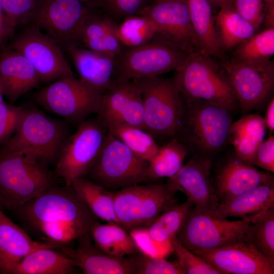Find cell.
<instances>
[{
  "instance_id": "cell-36",
  "label": "cell",
  "mask_w": 274,
  "mask_h": 274,
  "mask_svg": "<svg viewBox=\"0 0 274 274\" xmlns=\"http://www.w3.org/2000/svg\"><path fill=\"white\" fill-rule=\"evenodd\" d=\"M274 54V27L266 28L242 42L234 48L231 57L242 61L270 60Z\"/></svg>"
},
{
  "instance_id": "cell-20",
  "label": "cell",
  "mask_w": 274,
  "mask_h": 274,
  "mask_svg": "<svg viewBox=\"0 0 274 274\" xmlns=\"http://www.w3.org/2000/svg\"><path fill=\"white\" fill-rule=\"evenodd\" d=\"M212 167V158L195 155L167 183L184 193L196 210L209 213L219 203L211 182Z\"/></svg>"
},
{
  "instance_id": "cell-33",
  "label": "cell",
  "mask_w": 274,
  "mask_h": 274,
  "mask_svg": "<svg viewBox=\"0 0 274 274\" xmlns=\"http://www.w3.org/2000/svg\"><path fill=\"white\" fill-rule=\"evenodd\" d=\"M71 186L98 218L118 223L114 191L107 190L84 177L75 179Z\"/></svg>"
},
{
  "instance_id": "cell-45",
  "label": "cell",
  "mask_w": 274,
  "mask_h": 274,
  "mask_svg": "<svg viewBox=\"0 0 274 274\" xmlns=\"http://www.w3.org/2000/svg\"><path fill=\"white\" fill-rule=\"evenodd\" d=\"M128 232L141 254L152 258H164L169 254L153 239L147 227L135 228Z\"/></svg>"
},
{
  "instance_id": "cell-41",
  "label": "cell",
  "mask_w": 274,
  "mask_h": 274,
  "mask_svg": "<svg viewBox=\"0 0 274 274\" xmlns=\"http://www.w3.org/2000/svg\"><path fill=\"white\" fill-rule=\"evenodd\" d=\"M38 0H0L12 30L30 23Z\"/></svg>"
},
{
  "instance_id": "cell-43",
  "label": "cell",
  "mask_w": 274,
  "mask_h": 274,
  "mask_svg": "<svg viewBox=\"0 0 274 274\" xmlns=\"http://www.w3.org/2000/svg\"><path fill=\"white\" fill-rule=\"evenodd\" d=\"M274 0H232L235 10L258 29L265 20L269 5Z\"/></svg>"
},
{
  "instance_id": "cell-49",
  "label": "cell",
  "mask_w": 274,
  "mask_h": 274,
  "mask_svg": "<svg viewBox=\"0 0 274 274\" xmlns=\"http://www.w3.org/2000/svg\"><path fill=\"white\" fill-rule=\"evenodd\" d=\"M212 5L218 6L219 7L222 6L230 4L232 3V0H209Z\"/></svg>"
},
{
  "instance_id": "cell-13",
  "label": "cell",
  "mask_w": 274,
  "mask_h": 274,
  "mask_svg": "<svg viewBox=\"0 0 274 274\" xmlns=\"http://www.w3.org/2000/svg\"><path fill=\"white\" fill-rule=\"evenodd\" d=\"M250 223L242 219L216 217L193 206L177 238L190 251L218 249L244 242Z\"/></svg>"
},
{
  "instance_id": "cell-39",
  "label": "cell",
  "mask_w": 274,
  "mask_h": 274,
  "mask_svg": "<svg viewBox=\"0 0 274 274\" xmlns=\"http://www.w3.org/2000/svg\"><path fill=\"white\" fill-rule=\"evenodd\" d=\"M150 0H92L91 6L119 23L125 18L140 15Z\"/></svg>"
},
{
  "instance_id": "cell-38",
  "label": "cell",
  "mask_w": 274,
  "mask_h": 274,
  "mask_svg": "<svg viewBox=\"0 0 274 274\" xmlns=\"http://www.w3.org/2000/svg\"><path fill=\"white\" fill-rule=\"evenodd\" d=\"M117 35L123 47L134 48L152 40L156 36L153 25L143 15H135L124 19L118 25Z\"/></svg>"
},
{
  "instance_id": "cell-46",
  "label": "cell",
  "mask_w": 274,
  "mask_h": 274,
  "mask_svg": "<svg viewBox=\"0 0 274 274\" xmlns=\"http://www.w3.org/2000/svg\"><path fill=\"white\" fill-rule=\"evenodd\" d=\"M253 165L267 172H274V136L264 140L258 148Z\"/></svg>"
},
{
  "instance_id": "cell-25",
  "label": "cell",
  "mask_w": 274,
  "mask_h": 274,
  "mask_svg": "<svg viewBox=\"0 0 274 274\" xmlns=\"http://www.w3.org/2000/svg\"><path fill=\"white\" fill-rule=\"evenodd\" d=\"M118 24L95 9L85 21L78 44L116 59L124 49L117 35Z\"/></svg>"
},
{
  "instance_id": "cell-51",
  "label": "cell",
  "mask_w": 274,
  "mask_h": 274,
  "mask_svg": "<svg viewBox=\"0 0 274 274\" xmlns=\"http://www.w3.org/2000/svg\"><path fill=\"white\" fill-rule=\"evenodd\" d=\"M81 1H84V2H86V3H88L91 5V2H92V0H81Z\"/></svg>"
},
{
  "instance_id": "cell-15",
  "label": "cell",
  "mask_w": 274,
  "mask_h": 274,
  "mask_svg": "<svg viewBox=\"0 0 274 274\" xmlns=\"http://www.w3.org/2000/svg\"><path fill=\"white\" fill-rule=\"evenodd\" d=\"M140 15L150 20L156 36L187 54L200 51L186 0H154L145 7Z\"/></svg>"
},
{
  "instance_id": "cell-22",
  "label": "cell",
  "mask_w": 274,
  "mask_h": 274,
  "mask_svg": "<svg viewBox=\"0 0 274 274\" xmlns=\"http://www.w3.org/2000/svg\"><path fill=\"white\" fill-rule=\"evenodd\" d=\"M83 83L104 94L115 79L116 59L77 44L64 48Z\"/></svg>"
},
{
  "instance_id": "cell-21",
  "label": "cell",
  "mask_w": 274,
  "mask_h": 274,
  "mask_svg": "<svg viewBox=\"0 0 274 274\" xmlns=\"http://www.w3.org/2000/svg\"><path fill=\"white\" fill-rule=\"evenodd\" d=\"M73 249L56 244L55 249L72 259L84 274H135L133 255L117 257L106 254L92 244L91 234L78 242Z\"/></svg>"
},
{
  "instance_id": "cell-26",
  "label": "cell",
  "mask_w": 274,
  "mask_h": 274,
  "mask_svg": "<svg viewBox=\"0 0 274 274\" xmlns=\"http://www.w3.org/2000/svg\"><path fill=\"white\" fill-rule=\"evenodd\" d=\"M274 205V182L258 186L224 202L209 214L220 218L237 217L252 222Z\"/></svg>"
},
{
  "instance_id": "cell-48",
  "label": "cell",
  "mask_w": 274,
  "mask_h": 274,
  "mask_svg": "<svg viewBox=\"0 0 274 274\" xmlns=\"http://www.w3.org/2000/svg\"><path fill=\"white\" fill-rule=\"evenodd\" d=\"M266 128L271 132L274 130V99L272 97L269 102L268 106L266 110L265 118H264Z\"/></svg>"
},
{
  "instance_id": "cell-34",
  "label": "cell",
  "mask_w": 274,
  "mask_h": 274,
  "mask_svg": "<svg viewBox=\"0 0 274 274\" xmlns=\"http://www.w3.org/2000/svg\"><path fill=\"white\" fill-rule=\"evenodd\" d=\"M188 153L186 146L176 138L159 146L157 153L149 162L145 182L175 176L183 166Z\"/></svg>"
},
{
  "instance_id": "cell-3",
  "label": "cell",
  "mask_w": 274,
  "mask_h": 274,
  "mask_svg": "<svg viewBox=\"0 0 274 274\" xmlns=\"http://www.w3.org/2000/svg\"><path fill=\"white\" fill-rule=\"evenodd\" d=\"M70 135L66 122L50 117L36 107L24 108L16 131L0 153L21 154L47 166L56 164Z\"/></svg>"
},
{
  "instance_id": "cell-47",
  "label": "cell",
  "mask_w": 274,
  "mask_h": 274,
  "mask_svg": "<svg viewBox=\"0 0 274 274\" xmlns=\"http://www.w3.org/2000/svg\"><path fill=\"white\" fill-rule=\"evenodd\" d=\"M14 31L11 28L6 14L0 3V52L6 49V45L13 36Z\"/></svg>"
},
{
  "instance_id": "cell-29",
  "label": "cell",
  "mask_w": 274,
  "mask_h": 274,
  "mask_svg": "<svg viewBox=\"0 0 274 274\" xmlns=\"http://www.w3.org/2000/svg\"><path fill=\"white\" fill-rule=\"evenodd\" d=\"M76 266L74 261L54 248H42L26 256L12 274H71Z\"/></svg>"
},
{
  "instance_id": "cell-1",
  "label": "cell",
  "mask_w": 274,
  "mask_h": 274,
  "mask_svg": "<svg viewBox=\"0 0 274 274\" xmlns=\"http://www.w3.org/2000/svg\"><path fill=\"white\" fill-rule=\"evenodd\" d=\"M13 211L43 241L65 246L90 234L98 221L72 186L58 184Z\"/></svg>"
},
{
  "instance_id": "cell-16",
  "label": "cell",
  "mask_w": 274,
  "mask_h": 274,
  "mask_svg": "<svg viewBox=\"0 0 274 274\" xmlns=\"http://www.w3.org/2000/svg\"><path fill=\"white\" fill-rule=\"evenodd\" d=\"M10 49L19 52L28 60L41 83L49 84L62 76L73 74L61 47L33 25L20 32Z\"/></svg>"
},
{
  "instance_id": "cell-23",
  "label": "cell",
  "mask_w": 274,
  "mask_h": 274,
  "mask_svg": "<svg viewBox=\"0 0 274 274\" xmlns=\"http://www.w3.org/2000/svg\"><path fill=\"white\" fill-rule=\"evenodd\" d=\"M56 245L33 240L22 228L7 217L0 209V273L12 274L17 265L28 254Z\"/></svg>"
},
{
  "instance_id": "cell-14",
  "label": "cell",
  "mask_w": 274,
  "mask_h": 274,
  "mask_svg": "<svg viewBox=\"0 0 274 274\" xmlns=\"http://www.w3.org/2000/svg\"><path fill=\"white\" fill-rule=\"evenodd\" d=\"M220 65L231 82L242 112L247 114L269 100L274 88V64L270 60L250 62L232 57Z\"/></svg>"
},
{
  "instance_id": "cell-10",
  "label": "cell",
  "mask_w": 274,
  "mask_h": 274,
  "mask_svg": "<svg viewBox=\"0 0 274 274\" xmlns=\"http://www.w3.org/2000/svg\"><path fill=\"white\" fill-rule=\"evenodd\" d=\"M187 54L155 36L145 44L123 49L116 59L115 79L133 80L160 76L177 70Z\"/></svg>"
},
{
  "instance_id": "cell-18",
  "label": "cell",
  "mask_w": 274,
  "mask_h": 274,
  "mask_svg": "<svg viewBox=\"0 0 274 274\" xmlns=\"http://www.w3.org/2000/svg\"><path fill=\"white\" fill-rule=\"evenodd\" d=\"M191 251L222 274L274 273V260L244 242L218 249Z\"/></svg>"
},
{
  "instance_id": "cell-35",
  "label": "cell",
  "mask_w": 274,
  "mask_h": 274,
  "mask_svg": "<svg viewBox=\"0 0 274 274\" xmlns=\"http://www.w3.org/2000/svg\"><path fill=\"white\" fill-rule=\"evenodd\" d=\"M244 242L274 260V205L250 222Z\"/></svg>"
},
{
  "instance_id": "cell-27",
  "label": "cell",
  "mask_w": 274,
  "mask_h": 274,
  "mask_svg": "<svg viewBox=\"0 0 274 274\" xmlns=\"http://www.w3.org/2000/svg\"><path fill=\"white\" fill-rule=\"evenodd\" d=\"M266 126L264 119L258 114H245L231 125L228 141L237 155L253 165L256 151L264 140Z\"/></svg>"
},
{
  "instance_id": "cell-50",
  "label": "cell",
  "mask_w": 274,
  "mask_h": 274,
  "mask_svg": "<svg viewBox=\"0 0 274 274\" xmlns=\"http://www.w3.org/2000/svg\"><path fill=\"white\" fill-rule=\"evenodd\" d=\"M4 95L3 94V90H2V87L0 84V104L4 100Z\"/></svg>"
},
{
  "instance_id": "cell-8",
  "label": "cell",
  "mask_w": 274,
  "mask_h": 274,
  "mask_svg": "<svg viewBox=\"0 0 274 274\" xmlns=\"http://www.w3.org/2000/svg\"><path fill=\"white\" fill-rule=\"evenodd\" d=\"M148 164L108 130L100 151L84 177L107 190L118 191L145 182Z\"/></svg>"
},
{
  "instance_id": "cell-32",
  "label": "cell",
  "mask_w": 274,
  "mask_h": 274,
  "mask_svg": "<svg viewBox=\"0 0 274 274\" xmlns=\"http://www.w3.org/2000/svg\"><path fill=\"white\" fill-rule=\"evenodd\" d=\"M194 206L189 200L176 204L159 215L147 227L153 239L168 253L173 251L172 242L177 237Z\"/></svg>"
},
{
  "instance_id": "cell-19",
  "label": "cell",
  "mask_w": 274,
  "mask_h": 274,
  "mask_svg": "<svg viewBox=\"0 0 274 274\" xmlns=\"http://www.w3.org/2000/svg\"><path fill=\"white\" fill-rule=\"evenodd\" d=\"M211 182L220 203L261 185L273 182L274 178L270 172L259 170L235 152L220 163L211 178Z\"/></svg>"
},
{
  "instance_id": "cell-12",
  "label": "cell",
  "mask_w": 274,
  "mask_h": 274,
  "mask_svg": "<svg viewBox=\"0 0 274 274\" xmlns=\"http://www.w3.org/2000/svg\"><path fill=\"white\" fill-rule=\"evenodd\" d=\"M95 10L81 0H38L30 24L64 48L78 44L83 26Z\"/></svg>"
},
{
  "instance_id": "cell-28",
  "label": "cell",
  "mask_w": 274,
  "mask_h": 274,
  "mask_svg": "<svg viewBox=\"0 0 274 274\" xmlns=\"http://www.w3.org/2000/svg\"><path fill=\"white\" fill-rule=\"evenodd\" d=\"M192 26L200 51L212 57L224 53L217 38L212 4L209 0H186Z\"/></svg>"
},
{
  "instance_id": "cell-7",
  "label": "cell",
  "mask_w": 274,
  "mask_h": 274,
  "mask_svg": "<svg viewBox=\"0 0 274 274\" xmlns=\"http://www.w3.org/2000/svg\"><path fill=\"white\" fill-rule=\"evenodd\" d=\"M178 191L171 185L136 184L115 192L117 223L127 231L148 227L161 213L177 204Z\"/></svg>"
},
{
  "instance_id": "cell-11",
  "label": "cell",
  "mask_w": 274,
  "mask_h": 274,
  "mask_svg": "<svg viewBox=\"0 0 274 274\" xmlns=\"http://www.w3.org/2000/svg\"><path fill=\"white\" fill-rule=\"evenodd\" d=\"M108 129L96 119H86L79 124L76 131L70 135L63 145L55 173L71 186L76 179L87 174L105 141Z\"/></svg>"
},
{
  "instance_id": "cell-31",
  "label": "cell",
  "mask_w": 274,
  "mask_h": 274,
  "mask_svg": "<svg viewBox=\"0 0 274 274\" xmlns=\"http://www.w3.org/2000/svg\"><path fill=\"white\" fill-rule=\"evenodd\" d=\"M90 234L95 246L106 254L125 257L141 253L129 232L117 223L102 224L97 221Z\"/></svg>"
},
{
  "instance_id": "cell-40",
  "label": "cell",
  "mask_w": 274,
  "mask_h": 274,
  "mask_svg": "<svg viewBox=\"0 0 274 274\" xmlns=\"http://www.w3.org/2000/svg\"><path fill=\"white\" fill-rule=\"evenodd\" d=\"M172 247L185 274H222L214 266L183 246L177 237L172 242Z\"/></svg>"
},
{
  "instance_id": "cell-24",
  "label": "cell",
  "mask_w": 274,
  "mask_h": 274,
  "mask_svg": "<svg viewBox=\"0 0 274 274\" xmlns=\"http://www.w3.org/2000/svg\"><path fill=\"white\" fill-rule=\"evenodd\" d=\"M41 82L28 60L19 52L5 49L0 54V84L11 104Z\"/></svg>"
},
{
  "instance_id": "cell-44",
  "label": "cell",
  "mask_w": 274,
  "mask_h": 274,
  "mask_svg": "<svg viewBox=\"0 0 274 274\" xmlns=\"http://www.w3.org/2000/svg\"><path fill=\"white\" fill-rule=\"evenodd\" d=\"M24 108L4 100L0 104V143L6 142L16 131Z\"/></svg>"
},
{
  "instance_id": "cell-42",
  "label": "cell",
  "mask_w": 274,
  "mask_h": 274,
  "mask_svg": "<svg viewBox=\"0 0 274 274\" xmlns=\"http://www.w3.org/2000/svg\"><path fill=\"white\" fill-rule=\"evenodd\" d=\"M135 274H185L178 260L152 258L141 253L133 255Z\"/></svg>"
},
{
  "instance_id": "cell-37",
  "label": "cell",
  "mask_w": 274,
  "mask_h": 274,
  "mask_svg": "<svg viewBox=\"0 0 274 274\" xmlns=\"http://www.w3.org/2000/svg\"><path fill=\"white\" fill-rule=\"evenodd\" d=\"M135 155L149 162L157 153L159 146L153 137L139 127L121 124L108 130Z\"/></svg>"
},
{
  "instance_id": "cell-5",
  "label": "cell",
  "mask_w": 274,
  "mask_h": 274,
  "mask_svg": "<svg viewBox=\"0 0 274 274\" xmlns=\"http://www.w3.org/2000/svg\"><path fill=\"white\" fill-rule=\"evenodd\" d=\"M48 166L26 155L0 153V209L14 211L58 184Z\"/></svg>"
},
{
  "instance_id": "cell-2",
  "label": "cell",
  "mask_w": 274,
  "mask_h": 274,
  "mask_svg": "<svg viewBox=\"0 0 274 274\" xmlns=\"http://www.w3.org/2000/svg\"><path fill=\"white\" fill-rule=\"evenodd\" d=\"M182 100L183 116L175 138L195 155L212 158L228 141L232 111L201 99Z\"/></svg>"
},
{
  "instance_id": "cell-9",
  "label": "cell",
  "mask_w": 274,
  "mask_h": 274,
  "mask_svg": "<svg viewBox=\"0 0 274 274\" xmlns=\"http://www.w3.org/2000/svg\"><path fill=\"white\" fill-rule=\"evenodd\" d=\"M103 94L90 88L73 74L62 76L40 89L35 101L46 111L79 124L98 113Z\"/></svg>"
},
{
  "instance_id": "cell-17",
  "label": "cell",
  "mask_w": 274,
  "mask_h": 274,
  "mask_svg": "<svg viewBox=\"0 0 274 274\" xmlns=\"http://www.w3.org/2000/svg\"><path fill=\"white\" fill-rule=\"evenodd\" d=\"M144 102L141 91L132 80L116 79L103 94L96 118L108 130L126 124L144 130Z\"/></svg>"
},
{
  "instance_id": "cell-6",
  "label": "cell",
  "mask_w": 274,
  "mask_h": 274,
  "mask_svg": "<svg viewBox=\"0 0 274 274\" xmlns=\"http://www.w3.org/2000/svg\"><path fill=\"white\" fill-rule=\"evenodd\" d=\"M132 81L143 97L144 130L155 140L175 138L183 116V104L174 78L156 76Z\"/></svg>"
},
{
  "instance_id": "cell-30",
  "label": "cell",
  "mask_w": 274,
  "mask_h": 274,
  "mask_svg": "<svg viewBox=\"0 0 274 274\" xmlns=\"http://www.w3.org/2000/svg\"><path fill=\"white\" fill-rule=\"evenodd\" d=\"M215 26L218 41L224 51L235 48L257 31L255 27L235 10L232 3L220 7Z\"/></svg>"
},
{
  "instance_id": "cell-4",
  "label": "cell",
  "mask_w": 274,
  "mask_h": 274,
  "mask_svg": "<svg viewBox=\"0 0 274 274\" xmlns=\"http://www.w3.org/2000/svg\"><path fill=\"white\" fill-rule=\"evenodd\" d=\"M173 77L182 99H197L233 111L239 105L225 70L212 57L200 51L187 54Z\"/></svg>"
}]
</instances>
